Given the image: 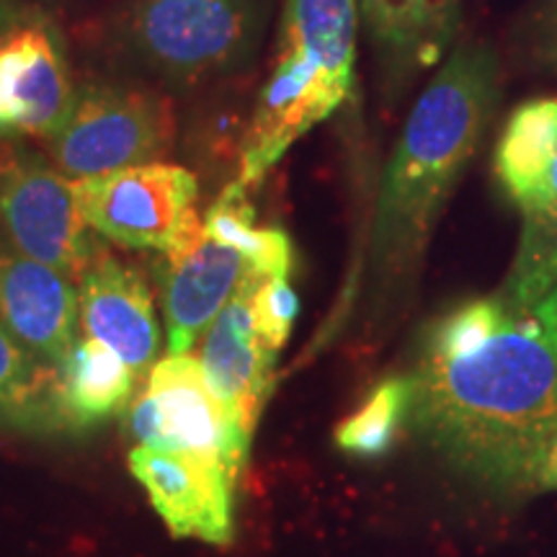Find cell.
<instances>
[{
    "label": "cell",
    "instance_id": "6da1fadb",
    "mask_svg": "<svg viewBox=\"0 0 557 557\" xmlns=\"http://www.w3.org/2000/svg\"><path fill=\"white\" fill-rule=\"evenodd\" d=\"M406 380L408 426L451 470L498 496L534 493L557 431V284L537 302L493 292L434 318Z\"/></svg>",
    "mask_w": 557,
    "mask_h": 557
},
{
    "label": "cell",
    "instance_id": "7a4b0ae2",
    "mask_svg": "<svg viewBox=\"0 0 557 557\" xmlns=\"http://www.w3.org/2000/svg\"><path fill=\"white\" fill-rule=\"evenodd\" d=\"M500 96L487 45H459L410 111L395 145L369 230V276L395 295L413 276L438 214L475 156Z\"/></svg>",
    "mask_w": 557,
    "mask_h": 557
},
{
    "label": "cell",
    "instance_id": "3957f363",
    "mask_svg": "<svg viewBox=\"0 0 557 557\" xmlns=\"http://www.w3.org/2000/svg\"><path fill=\"white\" fill-rule=\"evenodd\" d=\"M357 26V0H284L274 67L243 135L240 184H259L299 137L346 101Z\"/></svg>",
    "mask_w": 557,
    "mask_h": 557
},
{
    "label": "cell",
    "instance_id": "277c9868",
    "mask_svg": "<svg viewBox=\"0 0 557 557\" xmlns=\"http://www.w3.org/2000/svg\"><path fill=\"white\" fill-rule=\"evenodd\" d=\"M261 32L263 0H129L120 18L127 58L176 90L238 73Z\"/></svg>",
    "mask_w": 557,
    "mask_h": 557
},
{
    "label": "cell",
    "instance_id": "5b68a950",
    "mask_svg": "<svg viewBox=\"0 0 557 557\" xmlns=\"http://www.w3.org/2000/svg\"><path fill=\"white\" fill-rule=\"evenodd\" d=\"M176 135V109L165 94L124 81H86L75 86L60 127L41 143L58 171L75 181L163 163Z\"/></svg>",
    "mask_w": 557,
    "mask_h": 557
},
{
    "label": "cell",
    "instance_id": "8992f818",
    "mask_svg": "<svg viewBox=\"0 0 557 557\" xmlns=\"http://www.w3.org/2000/svg\"><path fill=\"white\" fill-rule=\"evenodd\" d=\"M75 205L96 235L124 248L176 256L205 235L199 181L176 163H143L73 181Z\"/></svg>",
    "mask_w": 557,
    "mask_h": 557
},
{
    "label": "cell",
    "instance_id": "52a82bcc",
    "mask_svg": "<svg viewBox=\"0 0 557 557\" xmlns=\"http://www.w3.org/2000/svg\"><path fill=\"white\" fill-rule=\"evenodd\" d=\"M0 233L16 253L75 284L101 248L75 205L73 181L24 139H0Z\"/></svg>",
    "mask_w": 557,
    "mask_h": 557
},
{
    "label": "cell",
    "instance_id": "ba28073f",
    "mask_svg": "<svg viewBox=\"0 0 557 557\" xmlns=\"http://www.w3.org/2000/svg\"><path fill=\"white\" fill-rule=\"evenodd\" d=\"M58 21L34 0H0V139H47L75 96Z\"/></svg>",
    "mask_w": 557,
    "mask_h": 557
},
{
    "label": "cell",
    "instance_id": "9c48e42d",
    "mask_svg": "<svg viewBox=\"0 0 557 557\" xmlns=\"http://www.w3.org/2000/svg\"><path fill=\"white\" fill-rule=\"evenodd\" d=\"M127 431L139 447L209 457L233 478L246 468L253 438L218 398L191 354L165 357L150 369L148 389L127 410Z\"/></svg>",
    "mask_w": 557,
    "mask_h": 557
},
{
    "label": "cell",
    "instance_id": "30bf717a",
    "mask_svg": "<svg viewBox=\"0 0 557 557\" xmlns=\"http://www.w3.org/2000/svg\"><path fill=\"white\" fill-rule=\"evenodd\" d=\"M129 470L148 491L150 504L173 537H194L209 545L233 540L235 478L209 457L189 451L135 447Z\"/></svg>",
    "mask_w": 557,
    "mask_h": 557
},
{
    "label": "cell",
    "instance_id": "8fae6325",
    "mask_svg": "<svg viewBox=\"0 0 557 557\" xmlns=\"http://www.w3.org/2000/svg\"><path fill=\"white\" fill-rule=\"evenodd\" d=\"M78 302L86 336L109 346L135 380L150 374L160 361V329L143 271L116 259L101 243L78 278Z\"/></svg>",
    "mask_w": 557,
    "mask_h": 557
},
{
    "label": "cell",
    "instance_id": "7c38bea8",
    "mask_svg": "<svg viewBox=\"0 0 557 557\" xmlns=\"http://www.w3.org/2000/svg\"><path fill=\"white\" fill-rule=\"evenodd\" d=\"M0 320L34 359L62 372L78 346V284L16 250H0Z\"/></svg>",
    "mask_w": 557,
    "mask_h": 557
},
{
    "label": "cell",
    "instance_id": "4fadbf2b",
    "mask_svg": "<svg viewBox=\"0 0 557 557\" xmlns=\"http://www.w3.org/2000/svg\"><path fill=\"white\" fill-rule=\"evenodd\" d=\"M250 274L259 271L250 267L246 256L207 238V233L184 253L160 256L156 278L171 357L191 351Z\"/></svg>",
    "mask_w": 557,
    "mask_h": 557
},
{
    "label": "cell",
    "instance_id": "5bb4252c",
    "mask_svg": "<svg viewBox=\"0 0 557 557\" xmlns=\"http://www.w3.org/2000/svg\"><path fill=\"white\" fill-rule=\"evenodd\" d=\"M259 276L263 274H250L238 295L212 320L205 331L199 357L209 385L250 436L274 385V364L278 357L259 336L253 323L250 292Z\"/></svg>",
    "mask_w": 557,
    "mask_h": 557
},
{
    "label": "cell",
    "instance_id": "9a60e30c",
    "mask_svg": "<svg viewBox=\"0 0 557 557\" xmlns=\"http://www.w3.org/2000/svg\"><path fill=\"white\" fill-rule=\"evenodd\" d=\"M357 11L389 78L400 81L447 54L462 0H359Z\"/></svg>",
    "mask_w": 557,
    "mask_h": 557
},
{
    "label": "cell",
    "instance_id": "2e32d148",
    "mask_svg": "<svg viewBox=\"0 0 557 557\" xmlns=\"http://www.w3.org/2000/svg\"><path fill=\"white\" fill-rule=\"evenodd\" d=\"M513 205L519 207L524 225L517 259L498 295L508 302L529 305L557 284V145Z\"/></svg>",
    "mask_w": 557,
    "mask_h": 557
},
{
    "label": "cell",
    "instance_id": "e0dca14e",
    "mask_svg": "<svg viewBox=\"0 0 557 557\" xmlns=\"http://www.w3.org/2000/svg\"><path fill=\"white\" fill-rule=\"evenodd\" d=\"M135 389L129 367L96 338H83L60 372V410L65 434H86L127 410Z\"/></svg>",
    "mask_w": 557,
    "mask_h": 557
},
{
    "label": "cell",
    "instance_id": "ac0fdd59",
    "mask_svg": "<svg viewBox=\"0 0 557 557\" xmlns=\"http://www.w3.org/2000/svg\"><path fill=\"white\" fill-rule=\"evenodd\" d=\"M0 429L21 434H65L60 372L45 367L0 320Z\"/></svg>",
    "mask_w": 557,
    "mask_h": 557
},
{
    "label": "cell",
    "instance_id": "d6986e66",
    "mask_svg": "<svg viewBox=\"0 0 557 557\" xmlns=\"http://www.w3.org/2000/svg\"><path fill=\"white\" fill-rule=\"evenodd\" d=\"M207 238L235 248L263 276H287L292 271V243L278 227L256 225V209L248 186L238 178L220 191L205 214Z\"/></svg>",
    "mask_w": 557,
    "mask_h": 557
},
{
    "label": "cell",
    "instance_id": "ffe728a7",
    "mask_svg": "<svg viewBox=\"0 0 557 557\" xmlns=\"http://www.w3.org/2000/svg\"><path fill=\"white\" fill-rule=\"evenodd\" d=\"M557 145V99L521 103L508 120L496 148V178L517 201Z\"/></svg>",
    "mask_w": 557,
    "mask_h": 557
},
{
    "label": "cell",
    "instance_id": "44dd1931",
    "mask_svg": "<svg viewBox=\"0 0 557 557\" xmlns=\"http://www.w3.org/2000/svg\"><path fill=\"white\" fill-rule=\"evenodd\" d=\"M410 387L406 377H389L369 395L357 413L336 429V444L346 455L382 457L393 449L400 429L408 423Z\"/></svg>",
    "mask_w": 557,
    "mask_h": 557
},
{
    "label": "cell",
    "instance_id": "7402d4cb",
    "mask_svg": "<svg viewBox=\"0 0 557 557\" xmlns=\"http://www.w3.org/2000/svg\"><path fill=\"white\" fill-rule=\"evenodd\" d=\"M250 308L259 336L278 354L287 344L299 312L297 292L287 276H259L250 292Z\"/></svg>",
    "mask_w": 557,
    "mask_h": 557
},
{
    "label": "cell",
    "instance_id": "603a6c76",
    "mask_svg": "<svg viewBox=\"0 0 557 557\" xmlns=\"http://www.w3.org/2000/svg\"><path fill=\"white\" fill-rule=\"evenodd\" d=\"M534 58L540 65L557 70V0H545L534 21Z\"/></svg>",
    "mask_w": 557,
    "mask_h": 557
},
{
    "label": "cell",
    "instance_id": "cb8c5ba5",
    "mask_svg": "<svg viewBox=\"0 0 557 557\" xmlns=\"http://www.w3.org/2000/svg\"><path fill=\"white\" fill-rule=\"evenodd\" d=\"M557 491V431L542 449L537 472H534V493Z\"/></svg>",
    "mask_w": 557,
    "mask_h": 557
}]
</instances>
